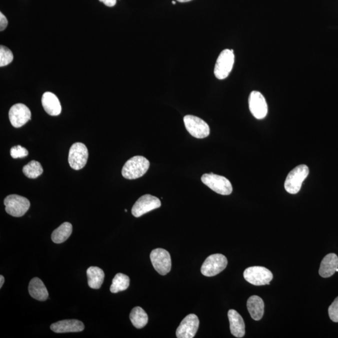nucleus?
Masks as SVG:
<instances>
[{
    "instance_id": "obj_21",
    "label": "nucleus",
    "mask_w": 338,
    "mask_h": 338,
    "mask_svg": "<svg viewBox=\"0 0 338 338\" xmlns=\"http://www.w3.org/2000/svg\"><path fill=\"white\" fill-rule=\"evenodd\" d=\"M89 287L94 290H98L102 285L105 278L104 270L100 268L92 266L86 270Z\"/></svg>"
},
{
    "instance_id": "obj_27",
    "label": "nucleus",
    "mask_w": 338,
    "mask_h": 338,
    "mask_svg": "<svg viewBox=\"0 0 338 338\" xmlns=\"http://www.w3.org/2000/svg\"><path fill=\"white\" fill-rule=\"evenodd\" d=\"M10 155L14 158H24L28 156V151L21 146H16L11 148Z\"/></svg>"
},
{
    "instance_id": "obj_31",
    "label": "nucleus",
    "mask_w": 338,
    "mask_h": 338,
    "mask_svg": "<svg viewBox=\"0 0 338 338\" xmlns=\"http://www.w3.org/2000/svg\"><path fill=\"white\" fill-rule=\"evenodd\" d=\"M4 282V278L3 276H0V288H2L3 286Z\"/></svg>"
},
{
    "instance_id": "obj_34",
    "label": "nucleus",
    "mask_w": 338,
    "mask_h": 338,
    "mask_svg": "<svg viewBox=\"0 0 338 338\" xmlns=\"http://www.w3.org/2000/svg\"><path fill=\"white\" fill-rule=\"evenodd\" d=\"M125 212H128V210H125Z\"/></svg>"
},
{
    "instance_id": "obj_16",
    "label": "nucleus",
    "mask_w": 338,
    "mask_h": 338,
    "mask_svg": "<svg viewBox=\"0 0 338 338\" xmlns=\"http://www.w3.org/2000/svg\"><path fill=\"white\" fill-rule=\"evenodd\" d=\"M338 268V257L334 253L328 254L320 263L319 274L322 278L332 276Z\"/></svg>"
},
{
    "instance_id": "obj_22",
    "label": "nucleus",
    "mask_w": 338,
    "mask_h": 338,
    "mask_svg": "<svg viewBox=\"0 0 338 338\" xmlns=\"http://www.w3.org/2000/svg\"><path fill=\"white\" fill-rule=\"evenodd\" d=\"M73 230L72 225L70 222H64L54 230L52 234V240L56 244H61L68 240Z\"/></svg>"
},
{
    "instance_id": "obj_11",
    "label": "nucleus",
    "mask_w": 338,
    "mask_h": 338,
    "mask_svg": "<svg viewBox=\"0 0 338 338\" xmlns=\"http://www.w3.org/2000/svg\"><path fill=\"white\" fill-rule=\"evenodd\" d=\"M160 206L161 202L159 198L150 194L144 195L134 204L132 208V214L134 217L139 218Z\"/></svg>"
},
{
    "instance_id": "obj_1",
    "label": "nucleus",
    "mask_w": 338,
    "mask_h": 338,
    "mask_svg": "<svg viewBox=\"0 0 338 338\" xmlns=\"http://www.w3.org/2000/svg\"><path fill=\"white\" fill-rule=\"evenodd\" d=\"M150 166V162L143 156H135L126 161L124 166L122 174L126 180L140 178L145 174Z\"/></svg>"
},
{
    "instance_id": "obj_13",
    "label": "nucleus",
    "mask_w": 338,
    "mask_h": 338,
    "mask_svg": "<svg viewBox=\"0 0 338 338\" xmlns=\"http://www.w3.org/2000/svg\"><path fill=\"white\" fill-rule=\"evenodd\" d=\"M30 110L23 104H16L9 111V118L12 126L20 128L31 120Z\"/></svg>"
},
{
    "instance_id": "obj_29",
    "label": "nucleus",
    "mask_w": 338,
    "mask_h": 338,
    "mask_svg": "<svg viewBox=\"0 0 338 338\" xmlns=\"http://www.w3.org/2000/svg\"><path fill=\"white\" fill-rule=\"evenodd\" d=\"M8 24L6 16L2 13L0 14V30L4 31L6 28Z\"/></svg>"
},
{
    "instance_id": "obj_35",
    "label": "nucleus",
    "mask_w": 338,
    "mask_h": 338,
    "mask_svg": "<svg viewBox=\"0 0 338 338\" xmlns=\"http://www.w3.org/2000/svg\"><path fill=\"white\" fill-rule=\"evenodd\" d=\"M336 272H338V269L336 270Z\"/></svg>"
},
{
    "instance_id": "obj_28",
    "label": "nucleus",
    "mask_w": 338,
    "mask_h": 338,
    "mask_svg": "<svg viewBox=\"0 0 338 338\" xmlns=\"http://www.w3.org/2000/svg\"><path fill=\"white\" fill-rule=\"evenodd\" d=\"M328 313L330 319L333 322H338V297L336 298L334 302L330 305L328 309Z\"/></svg>"
},
{
    "instance_id": "obj_12",
    "label": "nucleus",
    "mask_w": 338,
    "mask_h": 338,
    "mask_svg": "<svg viewBox=\"0 0 338 338\" xmlns=\"http://www.w3.org/2000/svg\"><path fill=\"white\" fill-rule=\"evenodd\" d=\"M248 106L252 116L256 118L263 119L268 112V104L264 96L258 91H253L248 98Z\"/></svg>"
},
{
    "instance_id": "obj_14",
    "label": "nucleus",
    "mask_w": 338,
    "mask_h": 338,
    "mask_svg": "<svg viewBox=\"0 0 338 338\" xmlns=\"http://www.w3.org/2000/svg\"><path fill=\"white\" fill-rule=\"evenodd\" d=\"M200 326V320L196 314H190L182 320L176 330L178 338H192L195 336Z\"/></svg>"
},
{
    "instance_id": "obj_10",
    "label": "nucleus",
    "mask_w": 338,
    "mask_h": 338,
    "mask_svg": "<svg viewBox=\"0 0 338 338\" xmlns=\"http://www.w3.org/2000/svg\"><path fill=\"white\" fill-rule=\"evenodd\" d=\"M152 264L159 274L164 276L171 270V258L168 250L164 248H156L152 251L150 256Z\"/></svg>"
},
{
    "instance_id": "obj_6",
    "label": "nucleus",
    "mask_w": 338,
    "mask_h": 338,
    "mask_svg": "<svg viewBox=\"0 0 338 338\" xmlns=\"http://www.w3.org/2000/svg\"><path fill=\"white\" fill-rule=\"evenodd\" d=\"M227 265L228 260L225 256L215 254L205 260L201 268V272L205 276H214L224 270Z\"/></svg>"
},
{
    "instance_id": "obj_19",
    "label": "nucleus",
    "mask_w": 338,
    "mask_h": 338,
    "mask_svg": "<svg viewBox=\"0 0 338 338\" xmlns=\"http://www.w3.org/2000/svg\"><path fill=\"white\" fill-rule=\"evenodd\" d=\"M28 290L31 296L40 302H44L48 298V290L38 278H34L30 280Z\"/></svg>"
},
{
    "instance_id": "obj_30",
    "label": "nucleus",
    "mask_w": 338,
    "mask_h": 338,
    "mask_svg": "<svg viewBox=\"0 0 338 338\" xmlns=\"http://www.w3.org/2000/svg\"><path fill=\"white\" fill-rule=\"evenodd\" d=\"M100 2H102L106 6L109 7H112L116 6V0H99Z\"/></svg>"
},
{
    "instance_id": "obj_15",
    "label": "nucleus",
    "mask_w": 338,
    "mask_h": 338,
    "mask_svg": "<svg viewBox=\"0 0 338 338\" xmlns=\"http://www.w3.org/2000/svg\"><path fill=\"white\" fill-rule=\"evenodd\" d=\"M51 330L56 333L77 332H83L84 329V323L76 320H66L54 323Z\"/></svg>"
},
{
    "instance_id": "obj_9",
    "label": "nucleus",
    "mask_w": 338,
    "mask_h": 338,
    "mask_svg": "<svg viewBox=\"0 0 338 338\" xmlns=\"http://www.w3.org/2000/svg\"><path fill=\"white\" fill-rule=\"evenodd\" d=\"M184 122L188 132L194 138H204L210 136V126L202 119L198 116L188 115L184 118Z\"/></svg>"
},
{
    "instance_id": "obj_2",
    "label": "nucleus",
    "mask_w": 338,
    "mask_h": 338,
    "mask_svg": "<svg viewBox=\"0 0 338 338\" xmlns=\"http://www.w3.org/2000/svg\"><path fill=\"white\" fill-rule=\"evenodd\" d=\"M309 173V168L306 165H300L292 169L288 175L284 182L286 190L292 194L299 192L303 181L308 177Z\"/></svg>"
},
{
    "instance_id": "obj_23",
    "label": "nucleus",
    "mask_w": 338,
    "mask_h": 338,
    "mask_svg": "<svg viewBox=\"0 0 338 338\" xmlns=\"http://www.w3.org/2000/svg\"><path fill=\"white\" fill-rule=\"evenodd\" d=\"M130 320L132 324L138 329L145 327L148 323V315L141 307L134 308L130 314Z\"/></svg>"
},
{
    "instance_id": "obj_4",
    "label": "nucleus",
    "mask_w": 338,
    "mask_h": 338,
    "mask_svg": "<svg viewBox=\"0 0 338 338\" xmlns=\"http://www.w3.org/2000/svg\"><path fill=\"white\" fill-rule=\"evenodd\" d=\"M6 210L8 214L14 217L20 218L26 214L30 207L28 198L23 196L12 194L4 198Z\"/></svg>"
},
{
    "instance_id": "obj_3",
    "label": "nucleus",
    "mask_w": 338,
    "mask_h": 338,
    "mask_svg": "<svg viewBox=\"0 0 338 338\" xmlns=\"http://www.w3.org/2000/svg\"><path fill=\"white\" fill-rule=\"evenodd\" d=\"M204 184L218 194L230 195L232 192V186L227 178L214 174H205L201 178Z\"/></svg>"
},
{
    "instance_id": "obj_5",
    "label": "nucleus",
    "mask_w": 338,
    "mask_h": 338,
    "mask_svg": "<svg viewBox=\"0 0 338 338\" xmlns=\"http://www.w3.org/2000/svg\"><path fill=\"white\" fill-rule=\"evenodd\" d=\"M244 278L250 284L254 286L270 284L273 275L270 270L264 267L252 266L247 268L244 272Z\"/></svg>"
},
{
    "instance_id": "obj_20",
    "label": "nucleus",
    "mask_w": 338,
    "mask_h": 338,
    "mask_svg": "<svg viewBox=\"0 0 338 338\" xmlns=\"http://www.w3.org/2000/svg\"><path fill=\"white\" fill-rule=\"evenodd\" d=\"M247 307L254 320H260L262 319L264 312V303L262 298L258 296H252L248 300Z\"/></svg>"
},
{
    "instance_id": "obj_17",
    "label": "nucleus",
    "mask_w": 338,
    "mask_h": 338,
    "mask_svg": "<svg viewBox=\"0 0 338 338\" xmlns=\"http://www.w3.org/2000/svg\"><path fill=\"white\" fill-rule=\"evenodd\" d=\"M42 106L46 112L52 116H57L60 114L62 106L58 98L52 92H46L42 96Z\"/></svg>"
},
{
    "instance_id": "obj_33",
    "label": "nucleus",
    "mask_w": 338,
    "mask_h": 338,
    "mask_svg": "<svg viewBox=\"0 0 338 338\" xmlns=\"http://www.w3.org/2000/svg\"><path fill=\"white\" fill-rule=\"evenodd\" d=\"M172 4H176V2H174V1H172Z\"/></svg>"
},
{
    "instance_id": "obj_32",
    "label": "nucleus",
    "mask_w": 338,
    "mask_h": 338,
    "mask_svg": "<svg viewBox=\"0 0 338 338\" xmlns=\"http://www.w3.org/2000/svg\"><path fill=\"white\" fill-rule=\"evenodd\" d=\"M178 2H180V3H186V2H188L192 1V0H177Z\"/></svg>"
},
{
    "instance_id": "obj_8",
    "label": "nucleus",
    "mask_w": 338,
    "mask_h": 338,
    "mask_svg": "<svg viewBox=\"0 0 338 338\" xmlns=\"http://www.w3.org/2000/svg\"><path fill=\"white\" fill-rule=\"evenodd\" d=\"M88 158V151L84 144L74 143L70 148L68 162L74 170H80L86 166Z\"/></svg>"
},
{
    "instance_id": "obj_18",
    "label": "nucleus",
    "mask_w": 338,
    "mask_h": 338,
    "mask_svg": "<svg viewBox=\"0 0 338 338\" xmlns=\"http://www.w3.org/2000/svg\"><path fill=\"white\" fill-rule=\"evenodd\" d=\"M230 332L236 338H242L245 335V323L243 318L236 310L228 312Z\"/></svg>"
},
{
    "instance_id": "obj_26",
    "label": "nucleus",
    "mask_w": 338,
    "mask_h": 338,
    "mask_svg": "<svg viewBox=\"0 0 338 338\" xmlns=\"http://www.w3.org/2000/svg\"><path fill=\"white\" fill-rule=\"evenodd\" d=\"M14 60V54L6 46L0 47V66H8Z\"/></svg>"
},
{
    "instance_id": "obj_25",
    "label": "nucleus",
    "mask_w": 338,
    "mask_h": 338,
    "mask_svg": "<svg viewBox=\"0 0 338 338\" xmlns=\"http://www.w3.org/2000/svg\"><path fill=\"white\" fill-rule=\"evenodd\" d=\"M23 172L29 178H36L44 172V169L38 161L32 160L23 168Z\"/></svg>"
},
{
    "instance_id": "obj_7",
    "label": "nucleus",
    "mask_w": 338,
    "mask_h": 338,
    "mask_svg": "<svg viewBox=\"0 0 338 338\" xmlns=\"http://www.w3.org/2000/svg\"><path fill=\"white\" fill-rule=\"evenodd\" d=\"M234 54L230 50L226 49L218 56L215 64L214 74L218 80H224L232 71L234 64Z\"/></svg>"
},
{
    "instance_id": "obj_24",
    "label": "nucleus",
    "mask_w": 338,
    "mask_h": 338,
    "mask_svg": "<svg viewBox=\"0 0 338 338\" xmlns=\"http://www.w3.org/2000/svg\"><path fill=\"white\" fill-rule=\"evenodd\" d=\"M130 285V278L122 273H118L112 280L110 290L112 293H118L123 292L129 287Z\"/></svg>"
}]
</instances>
